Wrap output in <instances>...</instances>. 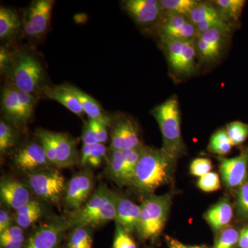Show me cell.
Instances as JSON below:
<instances>
[{"instance_id":"obj_5","label":"cell","mask_w":248,"mask_h":248,"mask_svg":"<svg viewBox=\"0 0 248 248\" xmlns=\"http://www.w3.org/2000/svg\"><path fill=\"white\" fill-rule=\"evenodd\" d=\"M27 186L41 200L54 204L60 203L67 188L64 177L55 168L29 174Z\"/></svg>"},{"instance_id":"obj_13","label":"cell","mask_w":248,"mask_h":248,"mask_svg":"<svg viewBox=\"0 0 248 248\" xmlns=\"http://www.w3.org/2000/svg\"><path fill=\"white\" fill-rule=\"evenodd\" d=\"M66 220L59 219L39 226L28 238L23 248H60L65 232Z\"/></svg>"},{"instance_id":"obj_28","label":"cell","mask_w":248,"mask_h":248,"mask_svg":"<svg viewBox=\"0 0 248 248\" xmlns=\"http://www.w3.org/2000/svg\"><path fill=\"white\" fill-rule=\"evenodd\" d=\"M107 154V148L104 143H96L94 145H83L81 149L80 163L82 166L91 167H99L105 159Z\"/></svg>"},{"instance_id":"obj_43","label":"cell","mask_w":248,"mask_h":248,"mask_svg":"<svg viewBox=\"0 0 248 248\" xmlns=\"http://www.w3.org/2000/svg\"><path fill=\"white\" fill-rule=\"evenodd\" d=\"M28 238L25 235L17 237L0 239L1 248H23L27 243Z\"/></svg>"},{"instance_id":"obj_6","label":"cell","mask_w":248,"mask_h":248,"mask_svg":"<svg viewBox=\"0 0 248 248\" xmlns=\"http://www.w3.org/2000/svg\"><path fill=\"white\" fill-rule=\"evenodd\" d=\"M196 40H161L170 67L179 76H191L196 70Z\"/></svg>"},{"instance_id":"obj_35","label":"cell","mask_w":248,"mask_h":248,"mask_svg":"<svg viewBox=\"0 0 248 248\" xmlns=\"http://www.w3.org/2000/svg\"><path fill=\"white\" fill-rule=\"evenodd\" d=\"M228 136L234 146H239L248 138V124L241 122H233L226 126Z\"/></svg>"},{"instance_id":"obj_19","label":"cell","mask_w":248,"mask_h":248,"mask_svg":"<svg viewBox=\"0 0 248 248\" xmlns=\"http://www.w3.org/2000/svg\"><path fill=\"white\" fill-rule=\"evenodd\" d=\"M57 155V169L71 167L80 162L76 142L71 135L65 133L50 131Z\"/></svg>"},{"instance_id":"obj_15","label":"cell","mask_w":248,"mask_h":248,"mask_svg":"<svg viewBox=\"0 0 248 248\" xmlns=\"http://www.w3.org/2000/svg\"><path fill=\"white\" fill-rule=\"evenodd\" d=\"M94 187V182L91 173L79 172L73 176L67 185L64 195L66 206L75 213L82 208L85 202L89 199Z\"/></svg>"},{"instance_id":"obj_49","label":"cell","mask_w":248,"mask_h":248,"mask_svg":"<svg viewBox=\"0 0 248 248\" xmlns=\"http://www.w3.org/2000/svg\"><path fill=\"white\" fill-rule=\"evenodd\" d=\"M237 248H248V226L240 232Z\"/></svg>"},{"instance_id":"obj_42","label":"cell","mask_w":248,"mask_h":248,"mask_svg":"<svg viewBox=\"0 0 248 248\" xmlns=\"http://www.w3.org/2000/svg\"><path fill=\"white\" fill-rule=\"evenodd\" d=\"M81 140H82L83 145H89L90 146V145L100 143L97 132L93 125L92 120H90L89 123L85 125Z\"/></svg>"},{"instance_id":"obj_1","label":"cell","mask_w":248,"mask_h":248,"mask_svg":"<svg viewBox=\"0 0 248 248\" xmlns=\"http://www.w3.org/2000/svg\"><path fill=\"white\" fill-rule=\"evenodd\" d=\"M176 161L162 148L146 146L135 169L132 186L141 193L153 195L156 189L172 182Z\"/></svg>"},{"instance_id":"obj_47","label":"cell","mask_w":248,"mask_h":248,"mask_svg":"<svg viewBox=\"0 0 248 248\" xmlns=\"http://www.w3.org/2000/svg\"><path fill=\"white\" fill-rule=\"evenodd\" d=\"M12 51H10L9 49L4 46L1 47L0 50V69H1V74L4 73L8 63H9L11 60Z\"/></svg>"},{"instance_id":"obj_30","label":"cell","mask_w":248,"mask_h":248,"mask_svg":"<svg viewBox=\"0 0 248 248\" xmlns=\"http://www.w3.org/2000/svg\"><path fill=\"white\" fill-rule=\"evenodd\" d=\"M200 2L196 0H161L164 14L182 15L189 17L194 8Z\"/></svg>"},{"instance_id":"obj_37","label":"cell","mask_w":248,"mask_h":248,"mask_svg":"<svg viewBox=\"0 0 248 248\" xmlns=\"http://www.w3.org/2000/svg\"><path fill=\"white\" fill-rule=\"evenodd\" d=\"M239 232L232 227H227L218 234L214 248H234L237 246Z\"/></svg>"},{"instance_id":"obj_33","label":"cell","mask_w":248,"mask_h":248,"mask_svg":"<svg viewBox=\"0 0 248 248\" xmlns=\"http://www.w3.org/2000/svg\"><path fill=\"white\" fill-rule=\"evenodd\" d=\"M17 135L12 125L3 119L0 121V153L4 155L17 142Z\"/></svg>"},{"instance_id":"obj_29","label":"cell","mask_w":248,"mask_h":248,"mask_svg":"<svg viewBox=\"0 0 248 248\" xmlns=\"http://www.w3.org/2000/svg\"><path fill=\"white\" fill-rule=\"evenodd\" d=\"M188 17L195 25L206 21H225L220 16L215 5L202 1H200L194 8Z\"/></svg>"},{"instance_id":"obj_17","label":"cell","mask_w":248,"mask_h":248,"mask_svg":"<svg viewBox=\"0 0 248 248\" xmlns=\"http://www.w3.org/2000/svg\"><path fill=\"white\" fill-rule=\"evenodd\" d=\"M228 34L218 29L205 31L196 39V48L199 57L205 62H213L219 58Z\"/></svg>"},{"instance_id":"obj_25","label":"cell","mask_w":248,"mask_h":248,"mask_svg":"<svg viewBox=\"0 0 248 248\" xmlns=\"http://www.w3.org/2000/svg\"><path fill=\"white\" fill-rule=\"evenodd\" d=\"M233 209L231 202L223 199L205 214V219L215 231H221L231 221Z\"/></svg>"},{"instance_id":"obj_16","label":"cell","mask_w":248,"mask_h":248,"mask_svg":"<svg viewBox=\"0 0 248 248\" xmlns=\"http://www.w3.org/2000/svg\"><path fill=\"white\" fill-rule=\"evenodd\" d=\"M137 165V161L123 151H110L108 173L119 186H132Z\"/></svg>"},{"instance_id":"obj_36","label":"cell","mask_w":248,"mask_h":248,"mask_svg":"<svg viewBox=\"0 0 248 248\" xmlns=\"http://www.w3.org/2000/svg\"><path fill=\"white\" fill-rule=\"evenodd\" d=\"M236 215L242 220H248V181L240 186L236 190Z\"/></svg>"},{"instance_id":"obj_34","label":"cell","mask_w":248,"mask_h":248,"mask_svg":"<svg viewBox=\"0 0 248 248\" xmlns=\"http://www.w3.org/2000/svg\"><path fill=\"white\" fill-rule=\"evenodd\" d=\"M92 236L89 228H77L68 240V248H92Z\"/></svg>"},{"instance_id":"obj_4","label":"cell","mask_w":248,"mask_h":248,"mask_svg":"<svg viewBox=\"0 0 248 248\" xmlns=\"http://www.w3.org/2000/svg\"><path fill=\"white\" fill-rule=\"evenodd\" d=\"M170 195H148L140 205V221L137 232L142 240L155 241L164 229L170 208Z\"/></svg>"},{"instance_id":"obj_7","label":"cell","mask_w":248,"mask_h":248,"mask_svg":"<svg viewBox=\"0 0 248 248\" xmlns=\"http://www.w3.org/2000/svg\"><path fill=\"white\" fill-rule=\"evenodd\" d=\"M53 0H35L26 10L23 18V29L31 39H41L46 33L53 11Z\"/></svg>"},{"instance_id":"obj_50","label":"cell","mask_w":248,"mask_h":248,"mask_svg":"<svg viewBox=\"0 0 248 248\" xmlns=\"http://www.w3.org/2000/svg\"></svg>"},{"instance_id":"obj_3","label":"cell","mask_w":248,"mask_h":248,"mask_svg":"<svg viewBox=\"0 0 248 248\" xmlns=\"http://www.w3.org/2000/svg\"><path fill=\"white\" fill-rule=\"evenodd\" d=\"M151 114L159 124L163 149L177 159L185 153L186 147L182 136L181 111L177 96H172L155 107Z\"/></svg>"},{"instance_id":"obj_14","label":"cell","mask_w":248,"mask_h":248,"mask_svg":"<svg viewBox=\"0 0 248 248\" xmlns=\"http://www.w3.org/2000/svg\"><path fill=\"white\" fill-rule=\"evenodd\" d=\"M222 181L229 188H236L247 180L248 145L241 154L231 159L220 157Z\"/></svg>"},{"instance_id":"obj_40","label":"cell","mask_w":248,"mask_h":248,"mask_svg":"<svg viewBox=\"0 0 248 248\" xmlns=\"http://www.w3.org/2000/svg\"><path fill=\"white\" fill-rule=\"evenodd\" d=\"M197 186L204 192H214L221 187L219 176L216 172H210L200 177Z\"/></svg>"},{"instance_id":"obj_8","label":"cell","mask_w":248,"mask_h":248,"mask_svg":"<svg viewBox=\"0 0 248 248\" xmlns=\"http://www.w3.org/2000/svg\"><path fill=\"white\" fill-rule=\"evenodd\" d=\"M156 30L160 40H192L198 37L195 24L182 15L164 14Z\"/></svg>"},{"instance_id":"obj_23","label":"cell","mask_w":248,"mask_h":248,"mask_svg":"<svg viewBox=\"0 0 248 248\" xmlns=\"http://www.w3.org/2000/svg\"><path fill=\"white\" fill-rule=\"evenodd\" d=\"M23 22L16 10L1 6L0 8V40L2 42H11L17 38Z\"/></svg>"},{"instance_id":"obj_20","label":"cell","mask_w":248,"mask_h":248,"mask_svg":"<svg viewBox=\"0 0 248 248\" xmlns=\"http://www.w3.org/2000/svg\"><path fill=\"white\" fill-rule=\"evenodd\" d=\"M1 109L4 118L16 126L19 127L27 123L19 103L17 89L11 83L8 82L3 88Z\"/></svg>"},{"instance_id":"obj_18","label":"cell","mask_w":248,"mask_h":248,"mask_svg":"<svg viewBox=\"0 0 248 248\" xmlns=\"http://www.w3.org/2000/svg\"><path fill=\"white\" fill-rule=\"evenodd\" d=\"M31 191L29 186L13 178H4L0 183L1 202L14 210L32 200Z\"/></svg>"},{"instance_id":"obj_41","label":"cell","mask_w":248,"mask_h":248,"mask_svg":"<svg viewBox=\"0 0 248 248\" xmlns=\"http://www.w3.org/2000/svg\"><path fill=\"white\" fill-rule=\"evenodd\" d=\"M213 164L210 159L205 158H197L190 165V173L195 177H202L210 172Z\"/></svg>"},{"instance_id":"obj_48","label":"cell","mask_w":248,"mask_h":248,"mask_svg":"<svg viewBox=\"0 0 248 248\" xmlns=\"http://www.w3.org/2000/svg\"><path fill=\"white\" fill-rule=\"evenodd\" d=\"M166 240L169 248H208L202 246H187L169 236H166Z\"/></svg>"},{"instance_id":"obj_32","label":"cell","mask_w":248,"mask_h":248,"mask_svg":"<svg viewBox=\"0 0 248 248\" xmlns=\"http://www.w3.org/2000/svg\"><path fill=\"white\" fill-rule=\"evenodd\" d=\"M118 196L116 193L114 195L111 200L106 204L105 206L101 210V211L90 220L87 224V228L105 224L108 222L115 220Z\"/></svg>"},{"instance_id":"obj_11","label":"cell","mask_w":248,"mask_h":248,"mask_svg":"<svg viewBox=\"0 0 248 248\" xmlns=\"http://www.w3.org/2000/svg\"><path fill=\"white\" fill-rule=\"evenodd\" d=\"M115 194V192L109 190L105 184H100L97 191L86 205L80 209L79 211L75 213L68 219L66 220V224L68 230L77 228H87L90 220L101 211Z\"/></svg>"},{"instance_id":"obj_22","label":"cell","mask_w":248,"mask_h":248,"mask_svg":"<svg viewBox=\"0 0 248 248\" xmlns=\"http://www.w3.org/2000/svg\"><path fill=\"white\" fill-rule=\"evenodd\" d=\"M42 95L60 103L79 117H82L84 114L78 98L71 90L66 87V84L48 86L44 90Z\"/></svg>"},{"instance_id":"obj_27","label":"cell","mask_w":248,"mask_h":248,"mask_svg":"<svg viewBox=\"0 0 248 248\" xmlns=\"http://www.w3.org/2000/svg\"><path fill=\"white\" fill-rule=\"evenodd\" d=\"M220 16L232 27L239 21L246 1L244 0H217L213 1Z\"/></svg>"},{"instance_id":"obj_24","label":"cell","mask_w":248,"mask_h":248,"mask_svg":"<svg viewBox=\"0 0 248 248\" xmlns=\"http://www.w3.org/2000/svg\"><path fill=\"white\" fill-rule=\"evenodd\" d=\"M66 87L71 90L78 98V101L81 104L84 113L89 116L90 120L98 121L110 125L111 120L103 110V108L99 105V103L93 99L89 94L85 93L84 91L78 89L76 86L71 84H66Z\"/></svg>"},{"instance_id":"obj_10","label":"cell","mask_w":248,"mask_h":248,"mask_svg":"<svg viewBox=\"0 0 248 248\" xmlns=\"http://www.w3.org/2000/svg\"><path fill=\"white\" fill-rule=\"evenodd\" d=\"M19 170L29 174L54 168L50 164L41 143L28 142L16 151L13 157Z\"/></svg>"},{"instance_id":"obj_39","label":"cell","mask_w":248,"mask_h":248,"mask_svg":"<svg viewBox=\"0 0 248 248\" xmlns=\"http://www.w3.org/2000/svg\"><path fill=\"white\" fill-rule=\"evenodd\" d=\"M18 96H19V103L24 112L26 120L29 121L32 117L35 110L36 104H37V97L32 95L30 93L24 92L17 89Z\"/></svg>"},{"instance_id":"obj_46","label":"cell","mask_w":248,"mask_h":248,"mask_svg":"<svg viewBox=\"0 0 248 248\" xmlns=\"http://www.w3.org/2000/svg\"><path fill=\"white\" fill-rule=\"evenodd\" d=\"M14 221L13 217L10 216L8 212L4 209L0 210V233L6 231L9 227L13 226L12 222Z\"/></svg>"},{"instance_id":"obj_31","label":"cell","mask_w":248,"mask_h":248,"mask_svg":"<svg viewBox=\"0 0 248 248\" xmlns=\"http://www.w3.org/2000/svg\"><path fill=\"white\" fill-rule=\"evenodd\" d=\"M234 146L228 136L226 129H221L213 134L209 143L208 149L211 153L225 155L231 151Z\"/></svg>"},{"instance_id":"obj_45","label":"cell","mask_w":248,"mask_h":248,"mask_svg":"<svg viewBox=\"0 0 248 248\" xmlns=\"http://www.w3.org/2000/svg\"><path fill=\"white\" fill-rule=\"evenodd\" d=\"M24 234V229L17 226H11L9 228L0 233V239H7V238L17 237Z\"/></svg>"},{"instance_id":"obj_9","label":"cell","mask_w":248,"mask_h":248,"mask_svg":"<svg viewBox=\"0 0 248 248\" xmlns=\"http://www.w3.org/2000/svg\"><path fill=\"white\" fill-rule=\"evenodd\" d=\"M122 4L129 16L145 29H156L164 16L161 3L157 0H125Z\"/></svg>"},{"instance_id":"obj_2","label":"cell","mask_w":248,"mask_h":248,"mask_svg":"<svg viewBox=\"0 0 248 248\" xmlns=\"http://www.w3.org/2000/svg\"><path fill=\"white\" fill-rule=\"evenodd\" d=\"M8 82L18 90L35 97L43 93L48 86V76L40 58L29 48L12 51L11 60L3 73Z\"/></svg>"},{"instance_id":"obj_26","label":"cell","mask_w":248,"mask_h":248,"mask_svg":"<svg viewBox=\"0 0 248 248\" xmlns=\"http://www.w3.org/2000/svg\"><path fill=\"white\" fill-rule=\"evenodd\" d=\"M43 210L40 203L37 201L32 200L21 208L15 210L13 219L17 226L23 229H27L42 217Z\"/></svg>"},{"instance_id":"obj_21","label":"cell","mask_w":248,"mask_h":248,"mask_svg":"<svg viewBox=\"0 0 248 248\" xmlns=\"http://www.w3.org/2000/svg\"><path fill=\"white\" fill-rule=\"evenodd\" d=\"M141 208L131 200L118 196L116 212V223L128 233L137 232L140 221Z\"/></svg>"},{"instance_id":"obj_44","label":"cell","mask_w":248,"mask_h":248,"mask_svg":"<svg viewBox=\"0 0 248 248\" xmlns=\"http://www.w3.org/2000/svg\"><path fill=\"white\" fill-rule=\"evenodd\" d=\"M91 120H92L93 125H94L96 132H97L99 142H100L101 143H104V144L107 143L108 141L107 124L98 122V121Z\"/></svg>"},{"instance_id":"obj_12","label":"cell","mask_w":248,"mask_h":248,"mask_svg":"<svg viewBox=\"0 0 248 248\" xmlns=\"http://www.w3.org/2000/svg\"><path fill=\"white\" fill-rule=\"evenodd\" d=\"M143 144L136 122L130 117L117 119L110 131V151H125Z\"/></svg>"},{"instance_id":"obj_38","label":"cell","mask_w":248,"mask_h":248,"mask_svg":"<svg viewBox=\"0 0 248 248\" xmlns=\"http://www.w3.org/2000/svg\"><path fill=\"white\" fill-rule=\"evenodd\" d=\"M112 248H138L137 244L130 235L120 225L116 223L115 238Z\"/></svg>"}]
</instances>
